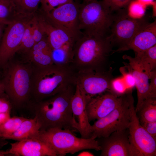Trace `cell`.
Here are the masks:
<instances>
[{
    "instance_id": "cell-1",
    "label": "cell",
    "mask_w": 156,
    "mask_h": 156,
    "mask_svg": "<svg viewBox=\"0 0 156 156\" xmlns=\"http://www.w3.org/2000/svg\"><path fill=\"white\" fill-rule=\"evenodd\" d=\"M76 86V84L72 85L52 96L29 103L27 108L34 114L40 126V130L58 128L78 132V124L73 117L71 106Z\"/></svg>"
},
{
    "instance_id": "cell-2",
    "label": "cell",
    "mask_w": 156,
    "mask_h": 156,
    "mask_svg": "<svg viewBox=\"0 0 156 156\" xmlns=\"http://www.w3.org/2000/svg\"><path fill=\"white\" fill-rule=\"evenodd\" d=\"M77 73L71 64L33 67L30 102L43 100L76 84Z\"/></svg>"
},
{
    "instance_id": "cell-3",
    "label": "cell",
    "mask_w": 156,
    "mask_h": 156,
    "mask_svg": "<svg viewBox=\"0 0 156 156\" xmlns=\"http://www.w3.org/2000/svg\"><path fill=\"white\" fill-rule=\"evenodd\" d=\"M113 46L108 36L83 35L75 44L71 65L77 72L106 70Z\"/></svg>"
},
{
    "instance_id": "cell-4",
    "label": "cell",
    "mask_w": 156,
    "mask_h": 156,
    "mask_svg": "<svg viewBox=\"0 0 156 156\" xmlns=\"http://www.w3.org/2000/svg\"><path fill=\"white\" fill-rule=\"evenodd\" d=\"M116 11L105 0L80 4L79 29L83 35L108 36Z\"/></svg>"
},
{
    "instance_id": "cell-5",
    "label": "cell",
    "mask_w": 156,
    "mask_h": 156,
    "mask_svg": "<svg viewBox=\"0 0 156 156\" xmlns=\"http://www.w3.org/2000/svg\"><path fill=\"white\" fill-rule=\"evenodd\" d=\"M5 66L7 69L2 80L5 93L13 107L27 108L31 101L33 67L19 62L8 63Z\"/></svg>"
},
{
    "instance_id": "cell-6",
    "label": "cell",
    "mask_w": 156,
    "mask_h": 156,
    "mask_svg": "<svg viewBox=\"0 0 156 156\" xmlns=\"http://www.w3.org/2000/svg\"><path fill=\"white\" fill-rule=\"evenodd\" d=\"M38 138L47 143L59 156L74 154L86 149L101 150L96 139L78 138L68 129L53 128L40 130Z\"/></svg>"
},
{
    "instance_id": "cell-7",
    "label": "cell",
    "mask_w": 156,
    "mask_h": 156,
    "mask_svg": "<svg viewBox=\"0 0 156 156\" xmlns=\"http://www.w3.org/2000/svg\"><path fill=\"white\" fill-rule=\"evenodd\" d=\"M132 92V90H129L123 94L120 103L114 110L92 125L90 138L106 137L115 131L128 129L131 108L134 104Z\"/></svg>"
},
{
    "instance_id": "cell-8",
    "label": "cell",
    "mask_w": 156,
    "mask_h": 156,
    "mask_svg": "<svg viewBox=\"0 0 156 156\" xmlns=\"http://www.w3.org/2000/svg\"><path fill=\"white\" fill-rule=\"evenodd\" d=\"M149 23L144 16L138 19L130 17L127 8L116 10L108 36L113 46L122 47Z\"/></svg>"
},
{
    "instance_id": "cell-9",
    "label": "cell",
    "mask_w": 156,
    "mask_h": 156,
    "mask_svg": "<svg viewBox=\"0 0 156 156\" xmlns=\"http://www.w3.org/2000/svg\"><path fill=\"white\" fill-rule=\"evenodd\" d=\"M79 8L80 4L73 1L55 8L49 13L42 12L76 42L83 35L79 29Z\"/></svg>"
},
{
    "instance_id": "cell-10",
    "label": "cell",
    "mask_w": 156,
    "mask_h": 156,
    "mask_svg": "<svg viewBox=\"0 0 156 156\" xmlns=\"http://www.w3.org/2000/svg\"><path fill=\"white\" fill-rule=\"evenodd\" d=\"M133 156H156V138L149 134L141 125L133 104L128 128Z\"/></svg>"
},
{
    "instance_id": "cell-11",
    "label": "cell",
    "mask_w": 156,
    "mask_h": 156,
    "mask_svg": "<svg viewBox=\"0 0 156 156\" xmlns=\"http://www.w3.org/2000/svg\"><path fill=\"white\" fill-rule=\"evenodd\" d=\"M31 17L20 14L7 25L0 45V66L5 67L16 53L26 24Z\"/></svg>"
},
{
    "instance_id": "cell-12",
    "label": "cell",
    "mask_w": 156,
    "mask_h": 156,
    "mask_svg": "<svg viewBox=\"0 0 156 156\" xmlns=\"http://www.w3.org/2000/svg\"><path fill=\"white\" fill-rule=\"evenodd\" d=\"M112 68L103 71L89 70L77 73L76 83L81 88L86 101L107 91H111L113 79Z\"/></svg>"
},
{
    "instance_id": "cell-13",
    "label": "cell",
    "mask_w": 156,
    "mask_h": 156,
    "mask_svg": "<svg viewBox=\"0 0 156 156\" xmlns=\"http://www.w3.org/2000/svg\"><path fill=\"white\" fill-rule=\"evenodd\" d=\"M96 139L101 148L100 156H133L128 129Z\"/></svg>"
},
{
    "instance_id": "cell-14",
    "label": "cell",
    "mask_w": 156,
    "mask_h": 156,
    "mask_svg": "<svg viewBox=\"0 0 156 156\" xmlns=\"http://www.w3.org/2000/svg\"><path fill=\"white\" fill-rule=\"evenodd\" d=\"M122 95L118 96L111 91H107L89 99L86 101V109L89 121L99 119L108 115L118 105Z\"/></svg>"
},
{
    "instance_id": "cell-15",
    "label": "cell",
    "mask_w": 156,
    "mask_h": 156,
    "mask_svg": "<svg viewBox=\"0 0 156 156\" xmlns=\"http://www.w3.org/2000/svg\"><path fill=\"white\" fill-rule=\"evenodd\" d=\"M122 58L128 61V63H125V67L132 73L135 80L137 94V103L135 108L136 113L147 97L149 80L151 71L135 57H132L125 55Z\"/></svg>"
},
{
    "instance_id": "cell-16",
    "label": "cell",
    "mask_w": 156,
    "mask_h": 156,
    "mask_svg": "<svg viewBox=\"0 0 156 156\" xmlns=\"http://www.w3.org/2000/svg\"><path fill=\"white\" fill-rule=\"evenodd\" d=\"M9 155L14 156H57L47 143L38 137L24 139L10 143Z\"/></svg>"
},
{
    "instance_id": "cell-17",
    "label": "cell",
    "mask_w": 156,
    "mask_h": 156,
    "mask_svg": "<svg viewBox=\"0 0 156 156\" xmlns=\"http://www.w3.org/2000/svg\"><path fill=\"white\" fill-rule=\"evenodd\" d=\"M35 14L40 28L47 36V40L52 49H57L66 45L74 46L76 41L61 28L49 20L39 10Z\"/></svg>"
},
{
    "instance_id": "cell-18",
    "label": "cell",
    "mask_w": 156,
    "mask_h": 156,
    "mask_svg": "<svg viewBox=\"0 0 156 156\" xmlns=\"http://www.w3.org/2000/svg\"><path fill=\"white\" fill-rule=\"evenodd\" d=\"M86 99L83 91L76 83L74 94L71 99V106L73 116L78 126V132L81 138H90L91 125L86 109Z\"/></svg>"
},
{
    "instance_id": "cell-19",
    "label": "cell",
    "mask_w": 156,
    "mask_h": 156,
    "mask_svg": "<svg viewBox=\"0 0 156 156\" xmlns=\"http://www.w3.org/2000/svg\"><path fill=\"white\" fill-rule=\"evenodd\" d=\"M156 44V21L149 23L133 37L127 44L113 50L116 52L132 50L135 53L145 51Z\"/></svg>"
},
{
    "instance_id": "cell-20",
    "label": "cell",
    "mask_w": 156,
    "mask_h": 156,
    "mask_svg": "<svg viewBox=\"0 0 156 156\" xmlns=\"http://www.w3.org/2000/svg\"><path fill=\"white\" fill-rule=\"evenodd\" d=\"M25 54L27 60L35 66H44L54 64L52 49L48 42L47 36L36 44Z\"/></svg>"
},
{
    "instance_id": "cell-21",
    "label": "cell",
    "mask_w": 156,
    "mask_h": 156,
    "mask_svg": "<svg viewBox=\"0 0 156 156\" xmlns=\"http://www.w3.org/2000/svg\"><path fill=\"white\" fill-rule=\"evenodd\" d=\"M40 129V126L36 117L27 118L7 139L19 141L28 138H37Z\"/></svg>"
},
{
    "instance_id": "cell-22",
    "label": "cell",
    "mask_w": 156,
    "mask_h": 156,
    "mask_svg": "<svg viewBox=\"0 0 156 156\" xmlns=\"http://www.w3.org/2000/svg\"><path fill=\"white\" fill-rule=\"evenodd\" d=\"M136 113L140 122H156V98L146 99Z\"/></svg>"
},
{
    "instance_id": "cell-23",
    "label": "cell",
    "mask_w": 156,
    "mask_h": 156,
    "mask_svg": "<svg viewBox=\"0 0 156 156\" xmlns=\"http://www.w3.org/2000/svg\"><path fill=\"white\" fill-rule=\"evenodd\" d=\"M74 46L64 45L62 47L52 49V58L53 63L59 65L71 64L73 60Z\"/></svg>"
},
{
    "instance_id": "cell-24",
    "label": "cell",
    "mask_w": 156,
    "mask_h": 156,
    "mask_svg": "<svg viewBox=\"0 0 156 156\" xmlns=\"http://www.w3.org/2000/svg\"><path fill=\"white\" fill-rule=\"evenodd\" d=\"M19 13L17 12L12 0H0V24L7 25Z\"/></svg>"
},
{
    "instance_id": "cell-25",
    "label": "cell",
    "mask_w": 156,
    "mask_h": 156,
    "mask_svg": "<svg viewBox=\"0 0 156 156\" xmlns=\"http://www.w3.org/2000/svg\"><path fill=\"white\" fill-rule=\"evenodd\" d=\"M26 118L22 116L11 117L0 126V137L7 140L17 129L22 122Z\"/></svg>"
},
{
    "instance_id": "cell-26",
    "label": "cell",
    "mask_w": 156,
    "mask_h": 156,
    "mask_svg": "<svg viewBox=\"0 0 156 156\" xmlns=\"http://www.w3.org/2000/svg\"><path fill=\"white\" fill-rule=\"evenodd\" d=\"M17 11L23 14L34 15L42 0H12Z\"/></svg>"
},
{
    "instance_id": "cell-27",
    "label": "cell",
    "mask_w": 156,
    "mask_h": 156,
    "mask_svg": "<svg viewBox=\"0 0 156 156\" xmlns=\"http://www.w3.org/2000/svg\"><path fill=\"white\" fill-rule=\"evenodd\" d=\"M32 18L28 21L26 24L21 42L16 53L26 54L36 44L33 37L31 27V19Z\"/></svg>"
},
{
    "instance_id": "cell-28",
    "label": "cell",
    "mask_w": 156,
    "mask_h": 156,
    "mask_svg": "<svg viewBox=\"0 0 156 156\" xmlns=\"http://www.w3.org/2000/svg\"><path fill=\"white\" fill-rule=\"evenodd\" d=\"M135 57L149 67L151 71L156 70V44L145 51L135 53Z\"/></svg>"
},
{
    "instance_id": "cell-29",
    "label": "cell",
    "mask_w": 156,
    "mask_h": 156,
    "mask_svg": "<svg viewBox=\"0 0 156 156\" xmlns=\"http://www.w3.org/2000/svg\"><path fill=\"white\" fill-rule=\"evenodd\" d=\"M146 7L139 0H133L127 7V14L133 18H141L144 16Z\"/></svg>"
},
{
    "instance_id": "cell-30",
    "label": "cell",
    "mask_w": 156,
    "mask_h": 156,
    "mask_svg": "<svg viewBox=\"0 0 156 156\" xmlns=\"http://www.w3.org/2000/svg\"><path fill=\"white\" fill-rule=\"evenodd\" d=\"M73 1L74 0H42L40 10L45 13H49L56 7Z\"/></svg>"
},
{
    "instance_id": "cell-31",
    "label": "cell",
    "mask_w": 156,
    "mask_h": 156,
    "mask_svg": "<svg viewBox=\"0 0 156 156\" xmlns=\"http://www.w3.org/2000/svg\"><path fill=\"white\" fill-rule=\"evenodd\" d=\"M110 86L111 91L118 96L124 94L128 90L122 76L113 79Z\"/></svg>"
},
{
    "instance_id": "cell-32",
    "label": "cell",
    "mask_w": 156,
    "mask_h": 156,
    "mask_svg": "<svg viewBox=\"0 0 156 156\" xmlns=\"http://www.w3.org/2000/svg\"><path fill=\"white\" fill-rule=\"evenodd\" d=\"M31 25L33 37L36 44L43 39L46 35L39 26L35 14L31 19Z\"/></svg>"
},
{
    "instance_id": "cell-33",
    "label": "cell",
    "mask_w": 156,
    "mask_h": 156,
    "mask_svg": "<svg viewBox=\"0 0 156 156\" xmlns=\"http://www.w3.org/2000/svg\"><path fill=\"white\" fill-rule=\"evenodd\" d=\"M120 71L127 90H132L135 86V81L133 75L130 72L126 71L123 68H120Z\"/></svg>"
},
{
    "instance_id": "cell-34",
    "label": "cell",
    "mask_w": 156,
    "mask_h": 156,
    "mask_svg": "<svg viewBox=\"0 0 156 156\" xmlns=\"http://www.w3.org/2000/svg\"><path fill=\"white\" fill-rule=\"evenodd\" d=\"M150 83H149L147 98H156V70L151 71L149 76Z\"/></svg>"
},
{
    "instance_id": "cell-35",
    "label": "cell",
    "mask_w": 156,
    "mask_h": 156,
    "mask_svg": "<svg viewBox=\"0 0 156 156\" xmlns=\"http://www.w3.org/2000/svg\"><path fill=\"white\" fill-rule=\"evenodd\" d=\"M12 107V104L5 93L0 96V113H10Z\"/></svg>"
},
{
    "instance_id": "cell-36",
    "label": "cell",
    "mask_w": 156,
    "mask_h": 156,
    "mask_svg": "<svg viewBox=\"0 0 156 156\" xmlns=\"http://www.w3.org/2000/svg\"><path fill=\"white\" fill-rule=\"evenodd\" d=\"M110 5L113 9L116 11L126 8L133 0H105Z\"/></svg>"
},
{
    "instance_id": "cell-37",
    "label": "cell",
    "mask_w": 156,
    "mask_h": 156,
    "mask_svg": "<svg viewBox=\"0 0 156 156\" xmlns=\"http://www.w3.org/2000/svg\"><path fill=\"white\" fill-rule=\"evenodd\" d=\"M140 123L149 134L152 137L156 138V122Z\"/></svg>"
},
{
    "instance_id": "cell-38",
    "label": "cell",
    "mask_w": 156,
    "mask_h": 156,
    "mask_svg": "<svg viewBox=\"0 0 156 156\" xmlns=\"http://www.w3.org/2000/svg\"><path fill=\"white\" fill-rule=\"evenodd\" d=\"M10 114V113H0V126L11 117Z\"/></svg>"
},
{
    "instance_id": "cell-39",
    "label": "cell",
    "mask_w": 156,
    "mask_h": 156,
    "mask_svg": "<svg viewBox=\"0 0 156 156\" xmlns=\"http://www.w3.org/2000/svg\"><path fill=\"white\" fill-rule=\"evenodd\" d=\"M140 1L142 2L146 6L148 5H152L153 4L154 0H139Z\"/></svg>"
},
{
    "instance_id": "cell-40",
    "label": "cell",
    "mask_w": 156,
    "mask_h": 156,
    "mask_svg": "<svg viewBox=\"0 0 156 156\" xmlns=\"http://www.w3.org/2000/svg\"><path fill=\"white\" fill-rule=\"evenodd\" d=\"M8 143V142L6 140L3 139L0 137V149L7 145Z\"/></svg>"
},
{
    "instance_id": "cell-41",
    "label": "cell",
    "mask_w": 156,
    "mask_h": 156,
    "mask_svg": "<svg viewBox=\"0 0 156 156\" xmlns=\"http://www.w3.org/2000/svg\"><path fill=\"white\" fill-rule=\"evenodd\" d=\"M5 93V88L2 80H0V96Z\"/></svg>"
},
{
    "instance_id": "cell-42",
    "label": "cell",
    "mask_w": 156,
    "mask_h": 156,
    "mask_svg": "<svg viewBox=\"0 0 156 156\" xmlns=\"http://www.w3.org/2000/svg\"><path fill=\"white\" fill-rule=\"evenodd\" d=\"M77 156H94L92 153L89 152L84 151L78 154Z\"/></svg>"
},
{
    "instance_id": "cell-43",
    "label": "cell",
    "mask_w": 156,
    "mask_h": 156,
    "mask_svg": "<svg viewBox=\"0 0 156 156\" xmlns=\"http://www.w3.org/2000/svg\"><path fill=\"white\" fill-rule=\"evenodd\" d=\"M153 17H155L156 15V1H154L153 4Z\"/></svg>"
},
{
    "instance_id": "cell-44",
    "label": "cell",
    "mask_w": 156,
    "mask_h": 156,
    "mask_svg": "<svg viewBox=\"0 0 156 156\" xmlns=\"http://www.w3.org/2000/svg\"><path fill=\"white\" fill-rule=\"evenodd\" d=\"M6 155H9L8 149L6 151L0 150V156H4Z\"/></svg>"
},
{
    "instance_id": "cell-45",
    "label": "cell",
    "mask_w": 156,
    "mask_h": 156,
    "mask_svg": "<svg viewBox=\"0 0 156 156\" xmlns=\"http://www.w3.org/2000/svg\"><path fill=\"white\" fill-rule=\"evenodd\" d=\"M4 25L0 24V38L2 34L3 27Z\"/></svg>"
},
{
    "instance_id": "cell-46",
    "label": "cell",
    "mask_w": 156,
    "mask_h": 156,
    "mask_svg": "<svg viewBox=\"0 0 156 156\" xmlns=\"http://www.w3.org/2000/svg\"><path fill=\"white\" fill-rule=\"evenodd\" d=\"M88 0H84V1H88Z\"/></svg>"
}]
</instances>
